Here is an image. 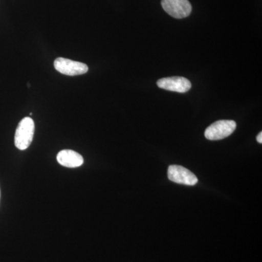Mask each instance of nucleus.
Returning <instances> with one entry per match:
<instances>
[{
    "label": "nucleus",
    "instance_id": "nucleus-9",
    "mask_svg": "<svg viewBox=\"0 0 262 262\" xmlns=\"http://www.w3.org/2000/svg\"><path fill=\"white\" fill-rule=\"evenodd\" d=\"M0 196H1V193H0Z\"/></svg>",
    "mask_w": 262,
    "mask_h": 262
},
{
    "label": "nucleus",
    "instance_id": "nucleus-5",
    "mask_svg": "<svg viewBox=\"0 0 262 262\" xmlns=\"http://www.w3.org/2000/svg\"><path fill=\"white\" fill-rule=\"evenodd\" d=\"M168 177L171 182L184 185L194 186L198 182V178L192 172L181 165H170Z\"/></svg>",
    "mask_w": 262,
    "mask_h": 262
},
{
    "label": "nucleus",
    "instance_id": "nucleus-1",
    "mask_svg": "<svg viewBox=\"0 0 262 262\" xmlns=\"http://www.w3.org/2000/svg\"><path fill=\"white\" fill-rule=\"evenodd\" d=\"M34 134V122L31 117L24 118L19 122L15 134V145L20 150H25L32 144Z\"/></svg>",
    "mask_w": 262,
    "mask_h": 262
},
{
    "label": "nucleus",
    "instance_id": "nucleus-7",
    "mask_svg": "<svg viewBox=\"0 0 262 262\" xmlns=\"http://www.w3.org/2000/svg\"><path fill=\"white\" fill-rule=\"evenodd\" d=\"M57 161L60 165L67 168H77L84 163L82 155L73 150L64 149L58 152Z\"/></svg>",
    "mask_w": 262,
    "mask_h": 262
},
{
    "label": "nucleus",
    "instance_id": "nucleus-2",
    "mask_svg": "<svg viewBox=\"0 0 262 262\" xmlns=\"http://www.w3.org/2000/svg\"><path fill=\"white\" fill-rule=\"evenodd\" d=\"M237 124L233 120H219L213 122L205 131L208 140L218 141L225 139L235 130Z\"/></svg>",
    "mask_w": 262,
    "mask_h": 262
},
{
    "label": "nucleus",
    "instance_id": "nucleus-6",
    "mask_svg": "<svg viewBox=\"0 0 262 262\" xmlns=\"http://www.w3.org/2000/svg\"><path fill=\"white\" fill-rule=\"evenodd\" d=\"M157 84L160 89L180 94L188 92L192 88V84L188 79L177 76L160 79L157 82Z\"/></svg>",
    "mask_w": 262,
    "mask_h": 262
},
{
    "label": "nucleus",
    "instance_id": "nucleus-4",
    "mask_svg": "<svg viewBox=\"0 0 262 262\" xmlns=\"http://www.w3.org/2000/svg\"><path fill=\"white\" fill-rule=\"evenodd\" d=\"M54 67L60 73L68 76L84 75L89 71V67L84 63L61 57L56 58L54 61Z\"/></svg>",
    "mask_w": 262,
    "mask_h": 262
},
{
    "label": "nucleus",
    "instance_id": "nucleus-8",
    "mask_svg": "<svg viewBox=\"0 0 262 262\" xmlns=\"http://www.w3.org/2000/svg\"><path fill=\"white\" fill-rule=\"evenodd\" d=\"M256 140H257L259 144H262V133L260 132L259 134H258L257 137H256Z\"/></svg>",
    "mask_w": 262,
    "mask_h": 262
},
{
    "label": "nucleus",
    "instance_id": "nucleus-3",
    "mask_svg": "<svg viewBox=\"0 0 262 262\" xmlns=\"http://www.w3.org/2000/svg\"><path fill=\"white\" fill-rule=\"evenodd\" d=\"M163 10L173 18H187L192 13V5L188 0H162Z\"/></svg>",
    "mask_w": 262,
    "mask_h": 262
}]
</instances>
